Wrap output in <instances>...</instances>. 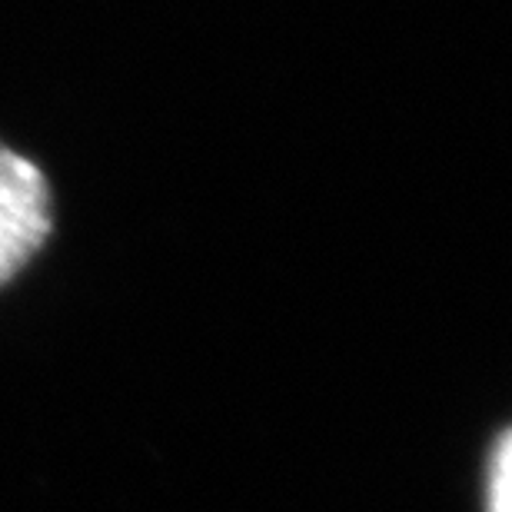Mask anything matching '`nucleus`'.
Here are the masks:
<instances>
[{"label": "nucleus", "mask_w": 512, "mask_h": 512, "mask_svg": "<svg viewBox=\"0 0 512 512\" xmlns=\"http://www.w3.org/2000/svg\"><path fill=\"white\" fill-rule=\"evenodd\" d=\"M54 230L50 183L34 160L0 143V286L10 283Z\"/></svg>", "instance_id": "nucleus-1"}, {"label": "nucleus", "mask_w": 512, "mask_h": 512, "mask_svg": "<svg viewBox=\"0 0 512 512\" xmlns=\"http://www.w3.org/2000/svg\"><path fill=\"white\" fill-rule=\"evenodd\" d=\"M486 506L489 512H512V439L503 433L496 439L493 459L486 469Z\"/></svg>", "instance_id": "nucleus-2"}]
</instances>
